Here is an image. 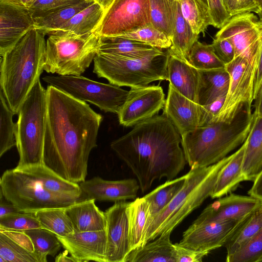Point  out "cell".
I'll use <instances>...</instances> for the list:
<instances>
[{"instance_id": "obj_51", "label": "cell", "mask_w": 262, "mask_h": 262, "mask_svg": "<svg viewBox=\"0 0 262 262\" xmlns=\"http://www.w3.org/2000/svg\"><path fill=\"white\" fill-rule=\"evenodd\" d=\"M20 212L10 202L7 200L0 192V218L8 214Z\"/></svg>"}, {"instance_id": "obj_58", "label": "cell", "mask_w": 262, "mask_h": 262, "mask_svg": "<svg viewBox=\"0 0 262 262\" xmlns=\"http://www.w3.org/2000/svg\"><path fill=\"white\" fill-rule=\"evenodd\" d=\"M199 3L206 11L209 12L207 0H197Z\"/></svg>"}, {"instance_id": "obj_59", "label": "cell", "mask_w": 262, "mask_h": 262, "mask_svg": "<svg viewBox=\"0 0 262 262\" xmlns=\"http://www.w3.org/2000/svg\"><path fill=\"white\" fill-rule=\"evenodd\" d=\"M256 3L260 10L262 9V0H255Z\"/></svg>"}, {"instance_id": "obj_35", "label": "cell", "mask_w": 262, "mask_h": 262, "mask_svg": "<svg viewBox=\"0 0 262 262\" xmlns=\"http://www.w3.org/2000/svg\"><path fill=\"white\" fill-rule=\"evenodd\" d=\"M262 228V205L252 212L243 224L229 238L224 247L227 256L238 250Z\"/></svg>"}, {"instance_id": "obj_9", "label": "cell", "mask_w": 262, "mask_h": 262, "mask_svg": "<svg viewBox=\"0 0 262 262\" xmlns=\"http://www.w3.org/2000/svg\"><path fill=\"white\" fill-rule=\"evenodd\" d=\"M99 37L95 32L83 36L49 35L44 70L59 75H81L98 53Z\"/></svg>"}, {"instance_id": "obj_55", "label": "cell", "mask_w": 262, "mask_h": 262, "mask_svg": "<svg viewBox=\"0 0 262 262\" xmlns=\"http://www.w3.org/2000/svg\"><path fill=\"white\" fill-rule=\"evenodd\" d=\"M36 0H0L1 2L29 9Z\"/></svg>"}, {"instance_id": "obj_8", "label": "cell", "mask_w": 262, "mask_h": 262, "mask_svg": "<svg viewBox=\"0 0 262 262\" xmlns=\"http://www.w3.org/2000/svg\"><path fill=\"white\" fill-rule=\"evenodd\" d=\"M168 61V52L142 59L98 53L94 59L93 72L118 86H143L167 80Z\"/></svg>"}, {"instance_id": "obj_31", "label": "cell", "mask_w": 262, "mask_h": 262, "mask_svg": "<svg viewBox=\"0 0 262 262\" xmlns=\"http://www.w3.org/2000/svg\"><path fill=\"white\" fill-rule=\"evenodd\" d=\"M104 12L100 5L94 2L50 35L68 34L83 36L91 34L97 29Z\"/></svg>"}, {"instance_id": "obj_36", "label": "cell", "mask_w": 262, "mask_h": 262, "mask_svg": "<svg viewBox=\"0 0 262 262\" xmlns=\"http://www.w3.org/2000/svg\"><path fill=\"white\" fill-rule=\"evenodd\" d=\"M66 208L45 209L35 212V215L43 228L58 236H66L74 232L70 217L66 212Z\"/></svg>"}, {"instance_id": "obj_45", "label": "cell", "mask_w": 262, "mask_h": 262, "mask_svg": "<svg viewBox=\"0 0 262 262\" xmlns=\"http://www.w3.org/2000/svg\"><path fill=\"white\" fill-rule=\"evenodd\" d=\"M84 0H36L28 9L33 19L42 17L64 7Z\"/></svg>"}, {"instance_id": "obj_39", "label": "cell", "mask_w": 262, "mask_h": 262, "mask_svg": "<svg viewBox=\"0 0 262 262\" xmlns=\"http://www.w3.org/2000/svg\"><path fill=\"white\" fill-rule=\"evenodd\" d=\"M151 25L171 39L174 25L173 3L168 0H150Z\"/></svg>"}, {"instance_id": "obj_27", "label": "cell", "mask_w": 262, "mask_h": 262, "mask_svg": "<svg viewBox=\"0 0 262 262\" xmlns=\"http://www.w3.org/2000/svg\"><path fill=\"white\" fill-rule=\"evenodd\" d=\"M230 78L225 68L208 70H199L198 103L204 106L226 96Z\"/></svg>"}, {"instance_id": "obj_11", "label": "cell", "mask_w": 262, "mask_h": 262, "mask_svg": "<svg viewBox=\"0 0 262 262\" xmlns=\"http://www.w3.org/2000/svg\"><path fill=\"white\" fill-rule=\"evenodd\" d=\"M43 80L72 97L96 105L105 112L118 114L128 91L81 75L46 76Z\"/></svg>"}, {"instance_id": "obj_15", "label": "cell", "mask_w": 262, "mask_h": 262, "mask_svg": "<svg viewBox=\"0 0 262 262\" xmlns=\"http://www.w3.org/2000/svg\"><path fill=\"white\" fill-rule=\"evenodd\" d=\"M215 37L225 38L232 43L235 58L260 50L262 25L253 13L237 14L220 28Z\"/></svg>"}, {"instance_id": "obj_41", "label": "cell", "mask_w": 262, "mask_h": 262, "mask_svg": "<svg viewBox=\"0 0 262 262\" xmlns=\"http://www.w3.org/2000/svg\"><path fill=\"white\" fill-rule=\"evenodd\" d=\"M182 14L192 28L199 35L204 32L212 21L209 12L203 8L197 0H179Z\"/></svg>"}, {"instance_id": "obj_34", "label": "cell", "mask_w": 262, "mask_h": 262, "mask_svg": "<svg viewBox=\"0 0 262 262\" xmlns=\"http://www.w3.org/2000/svg\"><path fill=\"white\" fill-rule=\"evenodd\" d=\"M185 178L186 174L172 180L166 181L143 196L149 205L148 220L168 205L182 188Z\"/></svg>"}, {"instance_id": "obj_5", "label": "cell", "mask_w": 262, "mask_h": 262, "mask_svg": "<svg viewBox=\"0 0 262 262\" xmlns=\"http://www.w3.org/2000/svg\"><path fill=\"white\" fill-rule=\"evenodd\" d=\"M252 110L244 106L232 121H215L181 136V145L190 168L208 167L221 161L240 147L250 132Z\"/></svg>"}, {"instance_id": "obj_26", "label": "cell", "mask_w": 262, "mask_h": 262, "mask_svg": "<svg viewBox=\"0 0 262 262\" xmlns=\"http://www.w3.org/2000/svg\"><path fill=\"white\" fill-rule=\"evenodd\" d=\"M65 210L75 232L105 230V213L96 205L94 200L86 199L78 202L66 208Z\"/></svg>"}, {"instance_id": "obj_30", "label": "cell", "mask_w": 262, "mask_h": 262, "mask_svg": "<svg viewBox=\"0 0 262 262\" xmlns=\"http://www.w3.org/2000/svg\"><path fill=\"white\" fill-rule=\"evenodd\" d=\"M174 25L171 46L168 51L188 61L190 50L198 40L199 35L195 33L183 17L179 0L173 2Z\"/></svg>"}, {"instance_id": "obj_57", "label": "cell", "mask_w": 262, "mask_h": 262, "mask_svg": "<svg viewBox=\"0 0 262 262\" xmlns=\"http://www.w3.org/2000/svg\"><path fill=\"white\" fill-rule=\"evenodd\" d=\"M98 3L105 11L112 3L114 0H93Z\"/></svg>"}, {"instance_id": "obj_7", "label": "cell", "mask_w": 262, "mask_h": 262, "mask_svg": "<svg viewBox=\"0 0 262 262\" xmlns=\"http://www.w3.org/2000/svg\"><path fill=\"white\" fill-rule=\"evenodd\" d=\"M17 167L43 164L47 115V90L40 79L35 83L18 113Z\"/></svg>"}, {"instance_id": "obj_37", "label": "cell", "mask_w": 262, "mask_h": 262, "mask_svg": "<svg viewBox=\"0 0 262 262\" xmlns=\"http://www.w3.org/2000/svg\"><path fill=\"white\" fill-rule=\"evenodd\" d=\"M15 114L10 108L5 96L0 91V157L16 146L17 123L13 121Z\"/></svg>"}, {"instance_id": "obj_12", "label": "cell", "mask_w": 262, "mask_h": 262, "mask_svg": "<svg viewBox=\"0 0 262 262\" xmlns=\"http://www.w3.org/2000/svg\"><path fill=\"white\" fill-rule=\"evenodd\" d=\"M150 25V0H114L95 32L99 36L118 35Z\"/></svg>"}, {"instance_id": "obj_18", "label": "cell", "mask_w": 262, "mask_h": 262, "mask_svg": "<svg viewBox=\"0 0 262 262\" xmlns=\"http://www.w3.org/2000/svg\"><path fill=\"white\" fill-rule=\"evenodd\" d=\"M57 237L75 262H106L105 230L75 232Z\"/></svg>"}, {"instance_id": "obj_52", "label": "cell", "mask_w": 262, "mask_h": 262, "mask_svg": "<svg viewBox=\"0 0 262 262\" xmlns=\"http://www.w3.org/2000/svg\"><path fill=\"white\" fill-rule=\"evenodd\" d=\"M248 193L249 195L262 201V171L253 181V184Z\"/></svg>"}, {"instance_id": "obj_48", "label": "cell", "mask_w": 262, "mask_h": 262, "mask_svg": "<svg viewBox=\"0 0 262 262\" xmlns=\"http://www.w3.org/2000/svg\"><path fill=\"white\" fill-rule=\"evenodd\" d=\"M211 45L215 54L225 65L234 58V48L228 39L225 38L215 37Z\"/></svg>"}, {"instance_id": "obj_17", "label": "cell", "mask_w": 262, "mask_h": 262, "mask_svg": "<svg viewBox=\"0 0 262 262\" xmlns=\"http://www.w3.org/2000/svg\"><path fill=\"white\" fill-rule=\"evenodd\" d=\"M262 201L252 196L231 193L208 205L194 221L195 223L220 222L241 220L258 209Z\"/></svg>"}, {"instance_id": "obj_38", "label": "cell", "mask_w": 262, "mask_h": 262, "mask_svg": "<svg viewBox=\"0 0 262 262\" xmlns=\"http://www.w3.org/2000/svg\"><path fill=\"white\" fill-rule=\"evenodd\" d=\"M23 232L30 239L34 251L46 262L48 256H55L62 246L57 235L45 228H35Z\"/></svg>"}, {"instance_id": "obj_46", "label": "cell", "mask_w": 262, "mask_h": 262, "mask_svg": "<svg viewBox=\"0 0 262 262\" xmlns=\"http://www.w3.org/2000/svg\"><path fill=\"white\" fill-rule=\"evenodd\" d=\"M207 1L212 26L217 28H221L231 16L227 11L223 0Z\"/></svg>"}, {"instance_id": "obj_47", "label": "cell", "mask_w": 262, "mask_h": 262, "mask_svg": "<svg viewBox=\"0 0 262 262\" xmlns=\"http://www.w3.org/2000/svg\"><path fill=\"white\" fill-rule=\"evenodd\" d=\"M223 2L231 17L246 13L258 14L260 11L255 0H223Z\"/></svg>"}, {"instance_id": "obj_29", "label": "cell", "mask_w": 262, "mask_h": 262, "mask_svg": "<svg viewBox=\"0 0 262 262\" xmlns=\"http://www.w3.org/2000/svg\"><path fill=\"white\" fill-rule=\"evenodd\" d=\"M245 146L246 142L232 154L229 161L220 170L210 196L212 199L220 198L234 190L241 182L245 181L242 166Z\"/></svg>"}, {"instance_id": "obj_62", "label": "cell", "mask_w": 262, "mask_h": 262, "mask_svg": "<svg viewBox=\"0 0 262 262\" xmlns=\"http://www.w3.org/2000/svg\"><path fill=\"white\" fill-rule=\"evenodd\" d=\"M261 261H262V259L260 260V261H259V262H261Z\"/></svg>"}, {"instance_id": "obj_43", "label": "cell", "mask_w": 262, "mask_h": 262, "mask_svg": "<svg viewBox=\"0 0 262 262\" xmlns=\"http://www.w3.org/2000/svg\"><path fill=\"white\" fill-rule=\"evenodd\" d=\"M43 228L33 212H20L0 218V230L24 231Z\"/></svg>"}, {"instance_id": "obj_54", "label": "cell", "mask_w": 262, "mask_h": 262, "mask_svg": "<svg viewBox=\"0 0 262 262\" xmlns=\"http://www.w3.org/2000/svg\"><path fill=\"white\" fill-rule=\"evenodd\" d=\"M254 108L253 113L262 116V84L253 102Z\"/></svg>"}, {"instance_id": "obj_1", "label": "cell", "mask_w": 262, "mask_h": 262, "mask_svg": "<svg viewBox=\"0 0 262 262\" xmlns=\"http://www.w3.org/2000/svg\"><path fill=\"white\" fill-rule=\"evenodd\" d=\"M43 164L64 180H85L103 116L86 102L48 85Z\"/></svg>"}, {"instance_id": "obj_60", "label": "cell", "mask_w": 262, "mask_h": 262, "mask_svg": "<svg viewBox=\"0 0 262 262\" xmlns=\"http://www.w3.org/2000/svg\"><path fill=\"white\" fill-rule=\"evenodd\" d=\"M259 17V21L262 25V9L260 10L259 12L257 14Z\"/></svg>"}, {"instance_id": "obj_28", "label": "cell", "mask_w": 262, "mask_h": 262, "mask_svg": "<svg viewBox=\"0 0 262 262\" xmlns=\"http://www.w3.org/2000/svg\"><path fill=\"white\" fill-rule=\"evenodd\" d=\"M171 233H165L142 246L132 250L125 262H176L174 248L170 239Z\"/></svg>"}, {"instance_id": "obj_23", "label": "cell", "mask_w": 262, "mask_h": 262, "mask_svg": "<svg viewBox=\"0 0 262 262\" xmlns=\"http://www.w3.org/2000/svg\"><path fill=\"white\" fill-rule=\"evenodd\" d=\"M167 52V80L169 84L181 94L198 103L199 70L168 50Z\"/></svg>"}, {"instance_id": "obj_4", "label": "cell", "mask_w": 262, "mask_h": 262, "mask_svg": "<svg viewBox=\"0 0 262 262\" xmlns=\"http://www.w3.org/2000/svg\"><path fill=\"white\" fill-rule=\"evenodd\" d=\"M45 35L33 28L1 56V89L15 114L44 70Z\"/></svg>"}, {"instance_id": "obj_6", "label": "cell", "mask_w": 262, "mask_h": 262, "mask_svg": "<svg viewBox=\"0 0 262 262\" xmlns=\"http://www.w3.org/2000/svg\"><path fill=\"white\" fill-rule=\"evenodd\" d=\"M232 154L208 167L190 168L184 185L171 201L148 220L142 246L160 235L170 233L213 191L219 173Z\"/></svg>"}, {"instance_id": "obj_20", "label": "cell", "mask_w": 262, "mask_h": 262, "mask_svg": "<svg viewBox=\"0 0 262 262\" xmlns=\"http://www.w3.org/2000/svg\"><path fill=\"white\" fill-rule=\"evenodd\" d=\"M163 113L181 136L202 125L203 106L181 94L170 84Z\"/></svg>"}, {"instance_id": "obj_61", "label": "cell", "mask_w": 262, "mask_h": 262, "mask_svg": "<svg viewBox=\"0 0 262 262\" xmlns=\"http://www.w3.org/2000/svg\"><path fill=\"white\" fill-rule=\"evenodd\" d=\"M168 1H169L171 3H173L174 1H175L176 0H168Z\"/></svg>"}, {"instance_id": "obj_40", "label": "cell", "mask_w": 262, "mask_h": 262, "mask_svg": "<svg viewBox=\"0 0 262 262\" xmlns=\"http://www.w3.org/2000/svg\"><path fill=\"white\" fill-rule=\"evenodd\" d=\"M188 61L199 70L220 69L225 66L215 54L211 44L203 43L198 40L190 50Z\"/></svg>"}, {"instance_id": "obj_42", "label": "cell", "mask_w": 262, "mask_h": 262, "mask_svg": "<svg viewBox=\"0 0 262 262\" xmlns=\"http://www.w3.org/2000/svg\"><path fill=\"white\" fill-rule=\"evenodd\" d=\"M115 36L138 41L160 49H168L171 46L170 38L151 25Z\"/></svg>"}, {"instance_id": "obj_21", "label": "cell", "mask_w": 262, "mask_h": 262, "mask_svg": "<svg viewBox=\"0 0 262 262\" xmlns=\"http://www.w3.org/2000/svg\"><path fill=\"white\" fill-rule=\"evenodd\" d=\"M86 199L118 202L136 198L140 185L135 179L107 180L95 177L79 184Z\"/></svg>"}, {"instance_id": "obj_22", "label": "cell", "mask_w": 262, "mask_h": 262, "mask_svg": "<svg viewBox=\"0 0 262 262\" xmlns=\"http://www.w3.org/2000/svg\"><path fill=\"white\" fill-rule=\"evenodd\" d=\"M0 262H46L23 231L0 230Z\"/></svg>"}, {"instance_id": "obj_25", "label": "cell", "mask_w": 262, "mask_h": 262, "mask_svg": "<svg viewBox=\"0 0 262 262\" xmlns=\"http://www.w3.org/2000/svg\"><path fill=\"white\" fill-rule=\"evenodd\" d=\"M253 114L251 127L245 141L242 166L245 181H251L262 171V116Z\"/></svg>"}, {"instance_id": "obj_44", "label": "cell", "mask_w": 262, "mask_h": 262, "mask_svg": "<svg viewBox=\"0 0 262 262\" xmlns=\"http://www.w3.org/2000/svg\"><path fill=\"white\" fill-rule=\"evenodd\" d=\"M262 259V228L238 250L226 257L227 262H259Z\"/></svg>"}, {"instance_id": "obj_32", "label": "cell", "mask_w": 262, "mask_h": 262, "mask_svg": "<svg viewBox=\"0 0 262 262\" xmlns=\"http://www.w3.org/2000/svg\"><path fill=\"white\" fill-rule=\"evenodd\" d=\"M128 213L131 250L142 246L146 225L149 216V205L144 198L129 202Z\"/></svg>"}, {"instance_id": "obj_24", "label": "cell", "mask_w": 262, "mask_h": 262, "mask_svg": "<svg viewBox=\"0 0 262 262\" xmlns=\"http://www.w3.org/2000/svg\"><path fill=\"white\" fill-rule=\"evenodd\" d=\"M98 46V53L133 59H142L164 53L160 49L115 35L99 36Z\"/></svg>"}, {"instance_id": "obj_56", "label": "cell", "mask_w": 262, "mask_h": 262, "mask_svg": "<svg viewBox=\"0 0 262 262\" xmlns=\"http://www.w3.org/2000/svg\"><path fill=\"white\" fill-rule=\"evenodd\" d=\"M68 253H69V252L65 250L55 257V261L56 262H75L71 255L70 256H68Z\"/></svg>"}, {"instance_id": "obj_19", "label": "cell", "mask_w": 262, "mask_h": 262, "mask_svg": "<svg viewBox=\"0 0 262 262\" xmlns=\"http://www.w3.org/2000/svg\"><path fill=\"white\" fill-rule=\"evenodd\" d=\"M34 28L28 9L0 2V54L3 55Z\"/></svg>"}, {"instance_id": "obj_13", "label": "cell", "mask_w": 262, "mask_h": 262, "mask_svg": "<svg viewBox=\"0 0 262 262\" xmlns=\"http://www.w3.org/2000/svg\"><path fill=\"white\" fill-rule=\"evenodd\" d=\"M165 101L163 90L160 85L130 88L117 114L119 122L124 126H135L156 116L164 108Z\"/></svg>"}, {"instance_id": "obj_16", "label": "cell", "mask_w": 262, "mask_h": 262, "mask_svg": "<svg viewBox=\"0 0 262 262\" xmlns=\"http://www.w3.org/2000/svg\"><path fill=\"white\" fill-rule=\"evenodd\" d=\"M129 202H116L105 212L106 262H125L131 252L128 213Z\"/></svg>"}, {"instance_id": "obj_14", "label": "cell", "mask_w": 262, "mask_h": 262, "mask_svg": "<svg viewBox=\"0 0 262 262\" xmlns=\"http://www.w3.org/2000/svg\"><path fill=\"white\" fill-rule=\"evenodd\" d=\"M251 214L241 220L210 223L193 222L184 232L179 244L194 250L210 252L224 246Z\"/></svg>"}, {"instance_id": "obj_53", "label": "cell", "mask_w": 262, "mask_h": 262, "mask_svg": "<svg viewBox=\"0 0 262 262\" xmlns=\"http://www.w3.org/2000/svg\"><path fill=\"white\" fill-rule=\"evenodd\" d=\"M262 84V43L257 70L253 88V101L255 99Z\"/></svg>"}, {"instance_id": "obj_50", "label": "cell", "mask_w": 262, "mask_h": 262, "mask_svg": "<svg viewBox=\"0 0 262 262\" xmlns=\"http://www.w3.org/2000/svg\"><path fill=\"white\" fill-rule=\"evenodd\" d=\"M226 96L221 97L209 104L202 106L203 122L202 126L210 123L216 117L224 103Z\"/></svg>"}, {"instance_id": "obj_49", "label": "cell", "mask_w": 262, "mask_h": 262, "mask_svg": "<svg viewBox=\"0 0 262 262\" xmlns=\"http://www.w3.org/2000/svg\"><path fill=\"white\" fill-rule=\"evenodd\" d=\"M176 262H201L203 258L209 252L199 251L189 249L180 245L174 244Z\"/></svg>"}, {"instance_id": "obj_3", "label": "cell", "mask_w": 262, "mask_h": 262, "mask_svg": "<svg viewBox=\"0 0 262 262\" xmlns=\"http://www.w3.org/2000/svg\"><path fill=\"white\" fill-rule=\"evenodd\" d=\"M0 192L19 211L67 208L82 192L78 183L62 178L43 164L6 170L1 178Z\"/></svg>"}, {"instance_id": "obj_2", "label": "cell", "mask_w": 262, "mask_h": 262, "mask_svg": "<svg viewBox=\"0 0 262 262\" xmlns=\"http://www.w3.org/2000/svg\"><path fill=\"white\" fill-rule=\"evenodd\" d=\"M180 143V134L163 113L137 124L111 147L135 175L143 193L155 180H172L184 169Z\"/></svg>"}, {"instance_id": "obj_10", "label": "cell", "mask_w": 262, "mask_h": 262, "mask_svg": "<svg viewBox=\"0 0 262 262\" xmlns=\"http://www.w3.org/2000/svg\"><path fill=\"white\" fill-rule=\"evenodd\" d=\"M260 51L239 55L225 64L230 78L229 89L223 106L211 122H230L244 106L252 110Z\"/></svg>"}, {"instance_id": "obj_33", "label": "cell", "mask_w": 262, "mask_h": 262, "mask_svg": "<svg viewBox=\"0 0 262 262\" xmlns=\"http://www.w3.org/2000/svg\"><path fill=\"white\" fill-rule=\"evenodd\" d=\"M94 2L93 0H84L76 4L64 7L46 16L35 18L34 28L49 35Z\"/></svg>"}]
</instances>
